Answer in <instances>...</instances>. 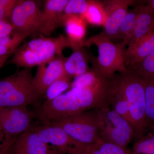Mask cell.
<instances>
[{
  "label": "cell",
  "mask_w": 154,
  "mask_h": 154,
  "mask_svg": "<svg viewBox=\"0 0 154 154\" xmlns=\"http://www.w3.org/2000/svg\"><path fill=\"white\" fill-rule=\"evenodd\" d=\"M131 154H154V136L149 134L136 141Z\"/></svg>",
  "instance_id": "cell-28"
},
{
  "label": "cell",
  "mask_w": 154,
  "mask_h": 154,
  "mask_svg": "<svg viewBox=\"0 0 154 154\" xmlns=\"http://www.w3.org/2000/svg\"><path fill=\"white\" fill-rule=\"evenodd\" d=\"M71 78L69 76L64 77L53 83L45 93L47 100H51L60 96L70 86Z\"/></svg>",
  "instance_id": "cell-27"
},
{
  "label": "cell",
  "mask_w": 154,
  "mask_h": 154,
  "mask_svg": "<svg viewBox=\"0 0 154 154\" xmlns=\"http://www.w3.org/2000/svg\"><path fill=\"white\" fill-rule=\"evenodd\" d=\"M9 150L11 154H49L56 152L42 141L30 128L15 138Z\"/></svg>",
  "instance_id": "cell-11"
},
{
  "label": "cell",
  "mask_w": 154,
  "mask_h": 154,
  "mask_svg": "<svg viewBox=\"0 0 154 154\" xmlns=\"http://www.w3.org/2000/svg\"><path fill=\"white\" fill-rule=\"evenodd\" d=\"M10 21L14 31L27 33L30 36L40 33L42 11L35 1L19 0L12 12Z\"/></svg>",
  "instance_id": "cell-7"
},
{
  "label": "cell",
  "mask_w": 154,
  "mask_h": 154,
  "mask_svg": "<svg viewBox=\"0 0 154 154\" xmlns=\"http://www.w3.org/2000/svg\"><path fill=\"white\" fill-rule=\"evenodd\" d=\"M88 60H90V54L86 52L83 48L73 49L71 55L66 58L64 62L67 75L72 78L90 71L91 69L88 66Z\"/></svg>",
  "instance_id": "cell-19"
},
{
  "label": "cell",
  "mask_w": 154,
  "mask_h": 154,
  "mask_svg": "<svg viewBox=\"0 0 154 154\" xmlns=\"http://www.w3.org/2000/svg\"><path fill=\"white\" fill-rule=\"evenodd\" d=\"M68 154H131V150L124 148L101 138L91 144L77 143L67 149Z\"/></svg>",
  "instance_id": "cell-16"
},
{
  "label": "cell",
  "mask_w": 154,
  "mask_h": 154,
  "mask_svg": "<svg viewBox=\"0 0 154 154\" xmlns=\"http://www.w3.org/2000/svg\"><path fill=\"white\" fill-rule=\"evenodd\" d=\"M19 0H0V21H8Z\"/></svg>",
  "instance_id": "cell-30"
},
{
  "label": "cell",
  "mask_w": 154,
  "mask_h": 154,
  "mask_svg": "<svg viewBox=\"0 0 154 154\" xmlns=\"http://www.w3.org/2000/svg\"><path fill=\"white\" fill-rule=\"evenodd\" d=\"M40 96L33 83L14 92L0 94V106L27 107L36 102Z\"/></svg>",
  "instance_id": "cell-17"
},
{
  "label": "cell",
  "mask_w": 154,
  "mask_h": 154,
  "mask_svg": "<svg viewBox=\"0 0 154 154\" xmlns=\"http://www.w3.org/2000/svg\"><path fill=\"white\" fill-rule=\"evenodd\" d=\"M98 109L88 110L49 125L62 128L77 143H94L101 138Z\"/></svg>",
  "instance_id": "cell-4"
},
{
  "label": "cell",
  "mask_w": 154,
  "mask_h": 154,
  "mask_svg": "<svg viewBox=\"0 0 154 154\" xmlns=\"http://www.w3.org/2000/svg\"><path fill=\"white\" fill-rule=\"evenodd\" d=\"M139 7V5H137L134 8L128 11L119 29L117 38L125 42L129 38L134 27Z\"/></svg>",
  "instance_id": "cell-24"
},
{
  "label": "cell",
  "mask_w": 154,
  "mask_h": 154,
  "mask_svg": "<svg viewBox=\"0 0 154 154\" xmlns=\"http://www.w3.org/2000/svg\"><path fill=\"white\" fill-rule=\"evenodd\" d=\"M139 11L131 34L125 41L127 45H134L154 28V13L147 5L140 4Z\"/></svg>",
  "instance_id": "cell-14"
},
{
  "label": "cell",
  "mask_w": 154,
  "mask_h": 154,
  "mask_svg": "<svg viewBox=\"0 0 154 154\" xmlns=\"http://www.w3.org/2000/svg\"><path fill=\"white\" fill-rule=\"evenodd\" d=\"M82 16L87 23L103 27L106 20V12L103 2L91 0L87 11Z\"/></svg>",
  "instance_id": "cell-21"
},
{
  "label": "cell",
  "mask_w": 154,
  "mask_h": 154,
  "mask_svg": "<svg viewBox=\"0 0 154 154\" xmlns=\"http://www.w3.org/2000/svg\"><path fill=\"white\" fill-rule=\"evenodd\" d=\"M30 68H23L0 80V94L14 92L33 83Z\"/></svg>",
  "instance_id": "cell-20"
},
{
  "label": "cell",
  "mask_w": 154,
  "mask_h": 154,
  "mask_svg": "<svg viewBox=\"0 0 154 154\" xmlns=\"http://www.w3.org/2000/svg\"><path fill=\"white\" fill-rule=\"evenodd\" d=\"M14 31V28L10 22L0 21V37L7 36Z\"/></svg>",
  "instance_id": "cell-31"
},
{
  "label": "cell",
  "mask_w": 154,
  "mask_h": 154,
  "mask_svg": "<svg viewBox=\"0 0 154 154\" xmlns=\"http://www.w3.org/2000/svg\"><path fill=\"white\" fill-rule=\"evenodd\" d=\"M148 129H149L150 131V133L149 134L153 135L154 136V127L150 128H148Z\"/></svg>",
  "instance_id": "cell-36"
},
{
  "label": "cell",
  "mask_w": 154,
  "mask_h": 154,
  "mask_svg": "<svg viewBox=\"0 0 154 154\" xmlns=\"http://www.w3.org/2000/svg\"><path fill=\"white\" fill-rule=\"evenodd\" d=\"M105 79L100 76L91 69L83 74L75 77L71 84L72 88H88L97 85Z\"/></svg>",
  "instance_id": "cell-26"
},
{
  "label": "cell",
  "mask_w": 154,
  "mask_h": 154,
  "mask_svg": "<svg viewBox=\"0 0 154 154\" xmlns=\"http://www.w3.org/2000/svg\"><path fill=\"white\" fill-rule=\"evenodd\" d=\"M11 144L6 143L4 144L3 146L0 149V154H11L9 150Z\"/></svg>",
  "instance_id": "cell-32"
},
{
  "label": "cell",
  "mask_w": 154,
  "mask_h": 154,
  "mask_svg": "<svg viewBox=\"0 0 154 154\" xmlns=\"http://www.w3.org/2000/svg\"><path fill=\"white\" fill-rule=\"evenodd\" d=\"M88 41L90 45H95L98 48V56L90 54V60L92 69L100 76L105 79L116 73L128 71L124 59L125 42L114 43L99 34L91 36Z\"/></svg>",
  "instance_id": "cell-3"
},
{
  "label": "cell",
  "mask_w": 154,
  "mask_h": 154,
  "mask_svg": "<svg viewBox=\"0 0 154 154\" xmlns=\"http://www.w3.org/2000/svg\"><path fill=\"white\" fill-rule=\"evenodd\" d=\"M133 0H108L102 2L106 20L99 35L110 41L117 39L119 29L128 11V7L136 2Z\"/></svg>",
  "instance_id": "cell-9"
},
{
  "label": "cell",
  "mask_w": 154,
  "mask_h": 154,
  "mask_svg": "<svg viewBox=\"0 0 154 154\" xmlns=\"http://www.w3.org/2000/svg\"><path fill=\"white\" fill-rule=\"evenodd\" d=\"M33 116L26 106H0V124L5 136V141L14 140L30 129Z\"/></svg>",
  "instance_id": "cell-8"
},
{
  "label": "cell",
  "mask_w": 154,
  "mask_h": 154,
  "mask_svg": "<svg viewBox=\"0 0 154 154\" xmlns=\"http://www.w3.org/2000/svg\"><path fill=\"white\" fill-rule=\"evenodd\" d=\"M146 81V119L148 129L154 127V78Z\"/></svg>",
  "instance_id": "cell-25"
},
{
  "label": "cell",
  "mask_w": 154,
  "mask_h": 154,
  "mask_svg": "<svg viewBox=\"0 0 154 154\" xmlns=\"http://www.w3.org/2000/svg\"><path fill=\"white\" fill-rule=\"evenodd\" d=\"M146 86V80L128 70L105 79L107 106L130 123L135 141L143 137L147 130Z\"/></svg>",
  "instance_id": "cell-1"
},
{
  "label": "cell",
  "mask_w": 154,
  "mask_h": 154,
  "mask_svg": "<svg viewBox=\"0 0 154 154\" xmlns=\"http://www.w3.org/2000/svg\"><path fill=\"white\" fill-rule=\"evenodd\" d=\"M69 0H48L42 11V22L40 34L49 36L59 25Z\"/></svg>",
  "instance_id": "cell-15"
},
{
  "label": "cell",
  "mask_w": 154,
  "mask_h": 154,
  "mask_svg": "<svg viewBox=\"0 0 154 154\" xmlns=\"http://www.w3.org/2000/svg\"><path fill=\"white\" fill-rule=\"evenodd\" d=\"M49 154H57V152H54L52 153H51Z\"/></svg>",
  "instance_id": "cell-37"
},
{
  "label": "cell",
  "mask_w": 154,
  "mask_h": 154,
  "mask_svg": "<svg viewBox=\"0 0 154 154\" xmlns=\"http://www.w3.org/2000/svg\"><path fill=\"white\" fill-rule=\"evenodd\" d=\"M145 80L154 78V51L142 60L127 68Z\"/></svg>",
  "instance_id": "cell-23"
},
{
  "label": "cell",
  "mask_w": 154,
  "mask_h": 154,
  "mask_svg": "<svg viewBox=\"0 0 154 154\" xmlns=\"http://www.w3.org/2000/svg\"><path fill=\"white\" fill-rule=\"evenodd\" d=\"M85 20L81 15L63 14L59 26H64L69 40L73 45L72 49L90 46L88 39H85L87 30Z\"/></svg>",
  "instance_id": "cell-13"
},
{
  "label": "cell",
  "mask_w": 154,
  "mask_h": 154,
  "mask_svg": "<svg viewBox=\"0 0 154 154\" xmlns=\"http://www.w3.org/2000/svg\"><path fill=\"white\" fill-rule=\"evenodd\" d=\"M65 59L62 55L56 56L37 66L36 74L33 78V82L40 96L45 94L53 83L64 77L68 76L64 67Z\"/></svg>",
  "instance_id": "cell-10"
},
{
  "label": "cell",
  "mask_w": 154,
  "mask_h": 154,
  "mask_svg": "<svg viewBox=\"0 0 154 154\" xmlns=\"http://www.w3.org/2000/svg\"><path fill=\"white\" fill-rule=\"evenodd\" d=\"M30 129L38 135L42 141L57 148L61 152L66 153L67 149L74 145L77 142L73 140L63 129L51 125H42Z\"/></svg>",
  "instance_id": "cell-12"
},
{
  "label": "cell",
  "mask_w": 154,
  "mask_h": 154,
  "mask_svg": "<svg viewBox=\"0 0 154 154\" xmlns=\"http://www.w3.org/2000/svg\"><path fill=\"white\" fill-rule=\"evenodd\" d=\"M66 47L72 48L67 37L60 35L55 38L42 36L33 38L19 46L13 54L8 63L19 67L30 68L61 55Z\"/></svg>",
  "instance_id": "cell-2"
},
{
  "label": "cell",
  "mask_w": 154,
  "mask_h": 154,
  "mask_svg": "<svg viewBox=\"0 0 154 154\" xmlns=\"http://www.w3.org/2000/svg\"><path fill=\"white\" fill-rule=\"evenodd\" d=\"M84 112L71 89L55 99L46 100L38 109L37 116L43 125H49Z\"/></svg>",
  "instance_id": "cell-6"
},
{
  "label": "cell",
  "mask_w": 154,
  "mask_h": 154,
  "mask_svg": "<svg viewBox=\"0 0 154 154\" xmlns=\"http://www.w3.org/2000/svg\"><path fill=\"white\" fill-rule=\"evenodd\" d=\"M101 138L127 148L134 137L131 125L108 106L98 109Z\"/></svg>",
  "instance_id": "cell-5"
},
{
  "label": "cell",
  "mask_w": 154,
  "mask_h": 154,
  "mask_svg": "<svg viewBox=\"0 0 154 154\" xmlns=\"http://www.w3.org/2000/svg\"><path fill=\"white\" fill-rule=\"evenodd\" d=\"M91 0H69L63 14L66 15H83L85 13Z\"/></svg>",
  "instance_id": "cell-29"
},
{
  "label": "cell",
  "mask_w": 154,
  "mask_h": 154,
  "mask_svg": "<svg viewBox=\"0 0 154 154\" xmlns=\"http://www.w3.org/2000/svg\"><path fill=\"white\" fill-rule=\"evenodd\" d=\"M154 51V28L137 43L125 50L124 59L127 68L142 60Z\"/></svg>",
  "instance_id": "cell-18"
},
{
  "label": "cell",
  "mask_w": 154,
  "mask_h": 154,
  "mask_svg": "<svg viewBox=\"0 0 154 154\" xmlns=\"http://www.w3.org/2000/svg\"><path fill=\"white\" fill-rule=\"evenodd\" d=\"M11 55H7L0 57V69L4 66Z\"/></svg>",
  "instance_id": "cell-34"
},
{
  "label": "cell",
  "mask_w": 154,
  "mask_h": 154,
  "mask_svg": "<svg viewBox=\"0 0 154 154\" xmlns=\"http://www.w3.org/2000/svg\"><path fill=\"white\" fill-rule=\"evenodd\" d=\"M30 35L14 31L7 36L0 37V57L12 55L20 44Z\"/></svg>",
  "instance_id": "cell-22"
},
{
  "label": "cell",
  "mask_w": 154,
  "mask_h": 154,
  "mask_svg": "<svg viewBox=\"0 0 154 154\" xmlns=\"http://www.w3.org/2000/svg\"><path fill=\"white\" fill-rule=\"evenodd\" d=\"M148 5L151 9L152 11L154 13V0H150L148 1Z\"/></svg>",
  "instance_id": "cell-35"
},
{
  "label": "cell",
  "mask_w": 154,
  "mask_h": 154,
  "mask_svg": "<svg viewBox=\"0 0 154 154\" xmlns=\"http://www.w3.org/2000/svg\"><path fill=\"white\" fill-rule=\"evenodd\" d=\"M5 142V136L2 125L0 124V149L2 147Z\"/></svg>",
  "instance_id": "cell-33"
}]
</instances>
